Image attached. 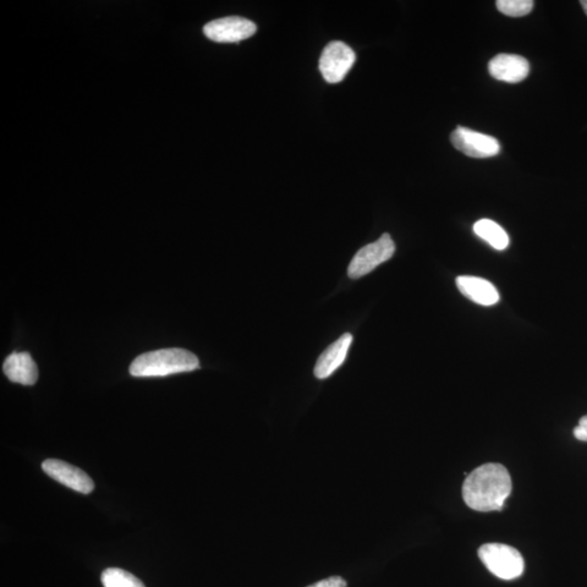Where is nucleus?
Wrapping results in <instances>:
<instances>
[{
  "label": "nucleus",
  "mask_w": 587,
  "mask_h": 587,
  "mask_svg": "<svg viewBox=\"0 0 587 587\" xmlns=\"http://www.w3.org/2000/svg\"><path fill=\"white\" fill-rule=\"evenodd\" d=\"M513 491L512 476L501 464H485L465 477L463 497L475 512H499Z\"/></svg>",
  "instance_id": "1"
},
{
  "label": "nucleus",
  "mask_w": 587,
  "mask_h": 587,
  "mask_svg": "<svg viewBox=\"0 0 587 587\" xmlns=\"http://www.w3.org/2000/svg\"><path fill=\"white\" fill-rule=\"evenodd\" d=\"M199 367V358L193 353L181 348H168L137 357L132 362L130 373L137 377H166L194 371Z\"/></svg>",
  "instance_id": "2"
},
{
  "label": "nucleus",
  "mask_w": 587,
  "mask_h": 587,
  "mask_svg": "<svg viewBox=\"0 0 587 587\" xmlns=\"http://www.w3.org/2000/svg\"><path fill=\"white\" fill-rule=\"evenodd\" d=\"M479 557L488 572L499 579L514 580L524 572L523 557L512 546L498 543L485 544L480 547Z\"/></svg>",
  "instance_id": "3"
},
{
  "label": "nucleus",
  "mask_w": 587,
  "mask_h": 587,
  "mask_svg": "<svg viewBox=\"0 0 587 587\" xmlns=\"http://www.w3.org/2000/svg\"><path fill=\"white\" fill-rule=\"evenodd\" d=\"M394 252L395 244L391 235L383 234L375 243L362 247L357 252L348 267V277L360 279L367 276L381 263L391 259Z\"/></svg>",
  "instance_id": "4"
},
{
  "label": "nucleus",
  "mask_w": 587,
  "mask_h": 587,
  "mask_svg": "<svg viewBox=\"0 0 587 587\" xmlns=\"http://www.w3.org/2000/svg\"><path fill=\"white\" fill-rule=\"evenodd\" d=\"M356 62L352 48L343 42H331L323 51L319 68L328 83L337 84L345 79Z\"/></svg>",
  "instance_id": "5"
},
{
  "label": "nucleus",
  "mask_w": 587,
  "mask_h": 587,
  "mask_svg": "<svg viewBox=\"0 0 587 587\" xmlns=\"http://www.w3.org/2000/svg\"><path fill=\"white\" fill-rule=\"evenodd\" d=\"M451 141L456 150L472 158H491L501 152V145L495 137L479 133L464 126H458L453 132Z\"/></svg>",
  "instance_id": "6"
},
{
  "label": "nucleus",
  "mask_w": 587,
  "mask_h": 587,
  "mask_svg": "<svg viewBox=\"0 0 587 587\" xmlns=\"http://www.w3.org/2000/svg\"><path fill=\"white\" fill-rule=\"evenodd\" d=\"M256 31L254 22L240 16L213 20L204 27V34L217 43H239L254 35Z\"/></svg>",
  "instance_id": "7"
},
{
  "label": "nucleus",
  "mask_w": 587,
  "mask_h": 587,
  "mask_svg": "<svg viewBox=\"0 0 587 587\" xmlns=\"http://www.w3.org/2000/svg\"><path fill=\"white\" fill-rule=\"evenodd\" d=\"M42 468L46 474L53 477L64 486L73 488L82 494H90L94 491V482L83 470L59 459H47L43 463Z\"/></svg>",
  "instance_id": "8"
},
{
  "label": "nucleus",
  "mask_w": 587,
  "mask_h": 587,
  "mask_svg": "<svg viewBox=\"0 0 587 587\" xmlns=\"http://www.w3.org/2000/svg\"><path fill=\"white\" fill-rule=\"evenodd\" d=\"M488 71L494 79L506 83H519L530 73L528 60L518 54H501L488 64Z\"/></svg>",
  "instance_id": "9"
},
{
  "label": "nucleus",
  "mask_w": 587,
  "mask_h": 587,
  "mask_svg": "<svg viewBox=\"0 0 587 587\" xmlns=\"http://www.w3.org/2000/svg\"><path fill=\"white\" fill-rule=\"evenodd\" d=\"M353 343L352 334H344L321 354L315 367V376L320 380L333 375L347 359L348 349Z\"/></svg>",
  "instance_id": "10"
},
{
  "label": "nucleus",
  "mask_w": 587,
  "mask_h": 587,
  "mask_svg": "<svg viewBox=\"0 0 587 587\" xmlns=\"http://www.w3.org/2000/svg\"><path fill=\"white\" fill-rule=\"evenodd\" d=\"M456 285L460 293L481 306H493L498 303V290L487 279L475 277H458Z\"/></svg>",
  "instance_id": "11"
},
{
  "label": "nucleus",
  "mask_w": 587,
  "mask_h": 587,
  "mask_svg": "<svg viewBox=\"0 0 587 587\" xmlns=\"http://www.w3.org/2000/svg\"><path fill=\"white\" fill-rule=\"evenodd\" d=\"M4 372L11 382L33 386L38 377L34 360L29 353H14L4 362Z\"/></svg>",
  "instance_id": "12"
},
{
  "label": "nucleus",
  "mask_w": 587,
  "mask_h": 587,
  "mask_svg": "<svg viewBox=\"0 0 587 587\" xmlns=\"http://www.w3.org/2000/svg\"><path fill=\"white\" fill-rule=\"evenodd\" d=\"M474 231L497 250L506 249L509 245V236L506 231L499 224L488 220V219L477 221L474 224Z\"/></svg>",
  "instance_id": "13"
},
{
  "label": "nucleus",
  "mask_w": 587,
  "mask_h": 587,
  "mask_svg": "<svg viewBox=\"0 0 587 587\" xmlns=\"http://www.w3.org/2000/svg\"><path fill=\"white\" fill-rule=\"evenodd\" d=\"M102 582L105 587H145L135 575L119 568H109L102 574Z\"/></svg>",
  "instance_id": "14"
},
{
  "label": "nucleus",
  "mask_w": 587,
  "mask_h": 587,
  "mask_svg": "<svg viewBox=\"0 0 587 587\" xmlns=\"http://www.w3.org/2000/svg\"><path fill=\"white\" fill-rule=\"evenodd\" d=\"M497 9L508 16H523L529 15L533 9L534 2L532 0H498Z\"/></svg>",
  "instance_id": "15"
},
{
  "label": "nucleus",
  "mask_w": 587,
  "mask_h": 587,
  "mask_svg": "<svg viewBox=\"0 0 587 587\" xmlns=\"http://www.w3.org/2000/svg\"><path fill=\"white\" fill-rule=\"evenodd\" d=\"M308 587H347V581L341 577H331Z\"/></svg>",
  "instance_id": "16"
},
{
  "label": "nucleus",
  "mask_w": 587,
  "mask_h": 587,
  "mask_svg": "<svg viewBox=\"0 0 587 587\" xmlns=\"http://www.w3.org/2000/svg\"><path fill=\"white\" fill-rule=\"evenodd\" d=\"M573 435L577 440L587 442V415L580 419L579 426L573 430Z\"/></svg>",
  "instance_id": "17"
},
{
  "label": "nucleus",
  "mask_w": 587,
  "mask_h": 587,
  "mask_svg": "<svg viewBox=\"0 0 587 587\" xmlns=\"http://www.w3.org/2000/svg\"><path fill=\"white\" fill-rule=\"evenodd\" d=\"M581 5H582L585 14L587 15V0H583V2H581Z\"/></svg>",
  "instance_id": "18"
}]
</instances>
